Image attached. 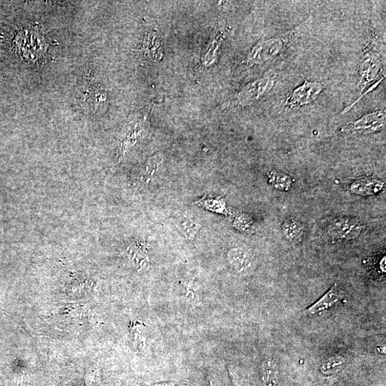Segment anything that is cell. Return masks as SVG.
<instances>
[{"instance_id": "obj_4", "label": "cell", "mask_w": 386, "mask_h": 386, "mask_svg": "<svg viewBox=\"0 0 386 386\" xmlns=\"http://www.w3.org/2000/svg\"><path fill=\"white\" fill-rule=\"evenodd\" d=\"M326 90V85L320 81L305 80L283 100L282 106L289 110H296L313 103Z\"/></svg>"}, {"instance_id": "obj_14", "label": "cell", "mask_w": 386, "mask_h": 386, "mask_svg": "<svg viewBox=\"0 0 386 386\" xmlns=\"http://www.w3.org/2000/svg\"><path fill=\"white\" fill-rule=\"evenodd\" d=\"M345 365V359L340 356H335L325 360L321 365V371L324 374H334L342 370Z\"/></svg>"}, {"instance_id": "obj_3", "label": "cell", "mask_w": 386, "mask_h": 386, "mask_svg": "<svg viewBox=\"0 0 386 386\" xmlns=\"http://www.w3.org/2000/svg\"><path fill=\"white\" fill-rule=\"evenodd\" d=\"M276 84V75L268 74L241 89L225 104L228 109H241L258 104L267 97Z\"/></svg>"}, {"instance_id": "obj_11", "label": "cell", "mask_w": 386, "mask_h": 386, "mask_svg": "<svg viewBox=\"0 0 386 386\" xmlns=\"http://www.w3.org/2000/svg\"><path fill=\"white\" fill-rule=\"evenodd\" d=\"M161 162L162 158L159 154L155 155L149 159L144 171L140 175L139 182H142V184L148 186L153 175L158 171Z\"/></svg>"}, {"instance_id": "obj_13", "label": "cell", "mask_w": 386, "mask_h": 386, "mask_svg": "<svg viewBox=\"0 0 386 386\" xmlns=\"http://www.w3.org/2000/svg\"><path fill=\"white\" fill-rule=\"evenodd\" d=\"M130 251L140 268L148 269L149 260L145 243H135L134 246L130 248Z\"/></svg>"}, {"instance_id": "obj_10", "label": "cell", "mask_w": 386, "mask_h": 386, "mask_svg": "<svg viewBox=\"0 0 386 386\" xmlns=\"http://www.w3.org/2000/svg\"><path fill=\"white\" fill-rule=\"evenodd\" d=\"M177 227L189 240H193L196 237L200 225L193 218L184 215L177 220Z\"/></svg>"}, {"instance_id": "obj_7", "label": "cell", "mask_w": 386, "mask_h": 386, "mask_svg": "<svg viewBox=\"0 0 386 386\" xmlns=\"http://www.w3.org/2000/svg\"><path fill=\"white\" fill-rule=\"evenodd\" d=\"M227 258L231 267L239 273H246L252 267L253 258L251 252L245 249H232L229 251Z\"/></svg>"}, {"instance_id": "obj_16", "label": "cell", "mask_w": 386, "mask_h": 386, "mask_svg": "<svg viewBox=\"0 0 386 386\" xmlns=\"http://www.w3.org/2000/svg\"><path fill=\"white\" fill-rule=\"evenodd\" d=\"M271 182L274 186L281 191H288L292 184L291 178L286 175L273 172L270 174Z\"/></svg>"}, {"instance_id": "obj_19", "label": "cell", "mask_w": 386, "mask_h": 386, "mask_svg": "<svg viewBox=\"0 0 386 386\" xmlns=\"http://www.w3.org/2000/svg\"><path fill=\"white\" fill-rule=\"evenodd\" d=\"M150 386H175V382L167 381V382L156 383L151 385Z\"/></svg>"}, {"instance_id": "obj_2", "label": "cell", "mask_w": 386, "mask_h": 386, "mask_svg": "<svg viewBox=\"0 0 386 386\" xmlns=\"http://www.w3.org/2000/svg\"><path fill=\"white\" fill-rule=\"evenodd\" d=\"M383 60L377 48V42L373 40L364 50L358 69L357 88L360 94L367 90L372 85L385 77Z\"/></svg>"}, {"instance_id": "obj_12", "label": "cell", "mask_w": 386, "mask_h": 386, "mask_svg": "<svg viewBox=\"0 0 386 386\" xmlns=\"http://www.w3.org/2000/svg\"><path fill=\"white\" fill-rule=\"evenodd\" d=\"M284 235L291 242L298 241L303 233L301 223L294 219H289L283 223L282 226Z\"/></svg>"}, {"instance_id": "obj_8", "label": "cell", "mask_w": 386, "mask_h": 386, "mask_svg": "<svg viewBox=\"0 0 386 386\" xmlns=\"http://www.w3.org/2000/svg\"><path fill=\"white\" fill-rule=\"evenodd\" d=\"M385 187L384 182L373 177H363L356 180L351 186V191L358 195H374L381 192Z\"/></svg>"}, {"instance_id": "obj_1", "label": "cell", "mask_w": 386, "mask_h": 386, "mask_svg": "<svg viewBox=\"0 0 386 386\" xmlns=\"http://www.w3.org/2000/svg\"><path fill=\"white\" fill-rule=\"evenodd\" d=\"M313 23V17L309 16L296 27L258 42L246 59L249 67L264 66L275 64L284 54L308 32Z\"/></svg>"}, {"instance_id": "obj_15", "label": "cell", "mask_w": 386, "mask_h": 386, "mask_svg": "<svg viewBox=\"0 0 386 386\" xmlns=\"http://www.w3.org/2000/svg\"><path fill=\"white\" fill-rule=\"evenodd\" d=\"M155 37L153 33H151L146 38L144 48L148 57L151 59H160L162 55L160 45L155 41Z\"/></svg>"}, {"instance_id": "obj_17", "label": "cell", "mask_w": 386, "mask_h": 386, "mask_svg": "<svg viewBox=\"0 0 386 386\" xmlns=\"http://www.w3.org/2000/svg\"><path fill=\"white\" fill-rule=\"evenodd\" d=\"M201 205L209 211H215L220 213H225L226 205L221 198H203L200 201Z\"/></svg>"}, {"instance_id": "obj_9", "label": "cell", "mask_w": 386, "mask_h": 386, "mask_svg": "<svg viewBox=\"0 0 386 386\" xmlns=\"http://www.w3.org/2000/svg\"><path fill=\"white\" fill-rule=\"evenodd\" d=\"M341 300L337 289V285H334L330 290L325 294L320 300L307 309V312L310 315H317L325 311L331 309L335 305Z\"/></svg>"}, {"instance_id": "obj_6", "label": "cell", "mask_w": 386, "mask_h": 386, "mask_svg": "<svg viewBox=\"0 0 386 386\" xmlns=\"http://www.w3.org/2000/svg\"><path fill=\"white\" fill-rule=\"evenodd\" d=\"M365 226L359 220L354 218L340 217L329 226L328 233L334 239L352 240L361 233Z\"/></svg>"}, {"instance_id": "obj_5", "label": "cell", "mask_w": 386, "mask_h": 386, "mask_svg": "<svg viewBox=\"0 0 386 386\" xmlns=\"http://www.w3.org/2000/svg\"><path fill=\"white\" fill-rule=\"evenodd\" d=\"M385 124V109L377 110L349 122L341 128L340 132L356 135L372 134L384 130Z\"/></svg>"}, {"instance_id": "obj_18", "label": "cell", "mask_w": 386, "mask_h": 386, "mask_svg": "<svg viewBox=\"0 0 386 386\" xmlns=\"http://www.w3.org/2000/svg\"><path fill=\"white\" fill-rule=\"evenodd\" d=\"M229 374H230L231 378L234 385L235 386H240L238 377L235 371L233 369H231V368H229Z\"/></svg>"}]
</instances>
